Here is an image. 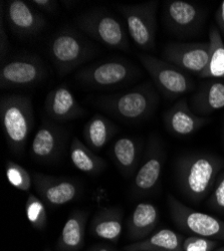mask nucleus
Masks as SVG:
<instances>
[{
  "label": "nucleus",
  "mask_w": 224,
  "mask_h": 251,
  "mask_svg": "<svg viewBox=\"0 0 224 251\" xmlns=\"http://www.w3.org/2000/svg\"><path fill=\"white\" fill-rule=\"evenodd\" d=\"M224 168V160L208 153L182 155L176 162V179L181 194L192 204L210 195Z\"/></svg>",
  "instance_id": "1"
},
{
  "label": "nucleus",
  "mask_w": 224,
  "mask_h": 251,
  "mask_svg": "<svg viewBox=\"0 0 224 251\" xmlns=\"http://www.w3.org/2000/svg\"><path fill=\"white\" fill-rule=\"evenodd\" d=\"M95 104L121 121L136 124L154 115L160 104V97L152 83L146 82L125 93L99 97Z\"/></svg>",
  "instance_id": "2"
},
{
  "label": "nucleus",
  "mask_w": 224,
  "mask_h": 251,
  "mask_svg": "<svg viewBox=\"0 0 224 251\" xmlns=\"http://www.w3.org/2000/svg\"><path fill=\"white\" fill-rule=\"evenodd\" d=\"M0 118L8 147L20 156L25 149L34 124L32 100L22 95H8L0 100Z\"/></svg>",
  "instance_id": "3"
},
{
  "label": "nucleus",
  "mask_w": 224,
  "mask_h": 251,
  "mask_svg": "<svg viewBox=\"0 0 224 251\" xmlns=\"http://www.w3.org/2000/svg\"><path fill=\"white\" fill-rule=\"evenodd\" d=\"M49 52L59 76H66L95 53L90 41L73 28L60 29L53 34Z\"/></svg>",
  "instance_id": "4"
},
{
  "label": "nucleus",
  "mask_w": 224,
  "mask_h": 251,
  "mask_svg": "<svg viewBox=\"0 0 224 251\" xmlns=\"http://www.w3.org/2000/svg\"><path fill=\"white\" fill-rule=\"evenodd\" d=\"M76 27L90 37L109 48L128 50L129 35L119 19L103 9H96L78 15L75 19Z\"/></svg>",
  "instance_id": "5"
},
{
  "label": "nucleus",
  "mask_w": 224,
  "mask_h": 251,
  "mask_svg": "<svg viewBox=\"0 0 224 251\" xmlns=\"http://www.w3.org/2000/svg\"><path fill=\"white\" fill-rule=\"evenodd\" d=\"M139 71L131 62L122 59H109L80 69L75 78L83 85L100 90H110L124 86L136 78Z\"/></svg>",
  "instance_id": "6"
},
{
  "label": "nucleus",
  "mask_w": 224,
  "mask_h": 251,
  "mask_svg": "<svg viewBox=\"0 0 224 251\" xmlns=\"http://www.w3.org/2000/svg\"><path fill=\"white\" fill-rule=\"evenodd\" d=\"M167 204L173 223L185 233L224 241V221L203 213L183 204L172 194L167 197Z\"/></svg>",
  "instance_id": "7"
},
{
  "label": "nucleus",
  "mask_w": 224,
  "mask_h": 251,
  "mask_svg": "<svg viewBox=\"0 0 224 251\" xmlns=\"http://www.w3.org/2000/svg\"><path fill=\"white\" fill-rule=\"evenodd\" d=\"M142 66L148 72L156 88L168 99L184 96L195 89L193 79L182 70L150 54H138Z\"/></svg>",
  "instance_id": "8"
},
{
  "label": "nucleus",
  "mask_w": 224,
  "mask_h": 251,
  "mask_svg": "<svg viewBox=\"0 0 224 251\" xmlns=\"http://www.w3.org/2000/svg\"><path fill=\"white\" fill-rule=\"evenodd\" d=\"M158 1L120 6L119 10L124 16L129 36L141 50L150 51L156 46Z\"/></svg>",
  "instance_id": "9"
},
{
  "label": "nucleus",
  "mask_w": 224,
  "mask_h": 251,
  "mask_svg": "<svg viewBox=\"0 0 224 251\" xmlns=\"http://www.w3.org/2000/svg\"><path fill=\"white\" fill-rule=\"evenodd\" d=\"M48 71L40 57L20 55L5 61L0 71V87L3 90L29 88L43 82Z\"/></svg>",
  "instance_id": "10"
},
{
  "label": "nucleus",
  "mask_w": 224,
  "mask_h": 251,
  "mask_svg": "<svg viewBox=\"0 0 224 251\" xmlns=\"http://www.w3.org/2000/svg\"><path fill=\"white\" fill-rule=\"evenodd\" d=\"M206 11L199 4L184 0H168L164 2L163 19L172 34L187 38L200 32L205 23Z\"/></svg>",
  "instance_id": "11"
},
{
  "label": "nucleus",
  "mask_w": 224,
  "mask_h": 251,
  "mask_svg": "<svg viewBox=\"0 0 224 251\" xmlns=\"http://www.w3.org/2000/svg\"><path fill=\"white\" fill-rule=\"evenodd\" d=\"M164 161V146L158 137L152 136L149 139L143 162L132 184V194L134 197L146 196L156 189L161 179Z\"/></svg>",
  "instance_id": "12"
},
{
  "label": "nucleus",
  "mask_w": 224,
  "mask_h": 251,
  "mask_svg": "<svg viewBox=\"0 0 224 251\" xmlns=\"http://www.w3.org/2000/svg\"><path fill=\"white\" fill-rule=\"evenodd\" d=\"M210 44L207 43H168L162 51L163 59L183 72L199 75L208 64Z\"/></svg>",
  "instance_id": "13"
},
{
  "label": "nucleus",
  "mask_w": 224,
  "mask_h": 251,
  "mask_svg": "<svg viewBox=\"0 0 224 251\" xmlns=\"http://www.w3.org/2000/svg\"><path fill=\"white\" fill-rule=\"evenodd\" d=\"M32 180L38 197L51 208L67 205L79 195L80 188L72 179L34 172Z\"/></svg>",
  "instance_id": "14"
},
{
  "label": "nucleus",
  "mask_w": 224,
  "mask_h": 251,
  "mask_svg": "<svg viewBox=\"0 0 224 251\" xmlns=\"http://www.w3.org/2000/svg\"><path fill=\"white\" fill-rule=\"evenodd\" d=\"M5 16L12 32L22 38H29L39 34L47 25L44 14L23 0L7 1Z\"/></svg>",
  "instance_id": "15"
},
{
  "label": "nucleus",
  "mask_w": 224,
  "mask_h": 251,
  "mask_svg": "<svg viewBox=\"0 0 224 251\" xmlns=\"http://www.w3.org/2000/svg\"><path fill=\"white\" fill-rule=\"evenodd\" d=\"M66 143V131L51 122H44L34 135L30 146L32 159L40 163L57 161Z\"/></svg>",
  "instance_id": "16"
},
{
  "label": "nucleus",
  "mask_w": 224,
  "mask_h": 251,
  "mask_svg": "<svg viewBox=\"0 0 224 251\" xmlns=\"http://www.w3.org/2000/svg\"><path fill=\"white\" fill-rule=\"evenodd\" d=\"M166 130L178 137H186L194 134L210 122L207 117L196 115L189 107L187 99L179 100L171 109L163 115Z\"/></svg>",
  "instance_id": "17"
},
{
  "label": "nucleus",
  "mask_w": 224,
  "mask_h": 251,
  "mask_svg": "<svg viewBox=\"0 0 224 251\" xmlns=\"http://www.w3.org/2000/svg\"><path fill=\"white\" fill-rule=\"evenodd\" d=\"M45 111L48 117L55 122L73 121L86 114L85 109L65 83L49 93L45 101Z\"/></svg>",
  "instance_id": "18"
},
{
  "label": "nucleus",
  "mask_w": 224,
  "mask_h": 251,
  "mask_svg": "<svg viewBox=\"0 0 224 251\" xmlns=\"http://www.w3.org/2000/svg\"><path fill=\"white\" fill-rule=\"evenodd\" d=\"M190 109L200 117H207L224 108V81L210 79L193 93L188 100Z\"/></svg>",
  "instance_id": "19"
},
{
  "label": "nucleus",
  "mask_w": 224,
  "mask_h": 251,
  "mask_svg": "<svg viewBox=\"0 0 224 251\" xmlns=\"http://www.w3.org/2000/svg\"><path fill=\"white\" fill-rule=\"evenodd\" d=\"M160 219L158 208L149 202L139 203L127 220V236L133 242L153 234Z\"/></svg>",
  "instance_id": "20"
},
{
  "label": "nucleus",
  "mask_w": 224,
  "mask_h": 251,
  "mask_svg": "<svg viewBox=\"0 0 224 251\" xmlns=\"http://www.w3.org/2000/svg\"><path fill=\"white\" fill-rule=\"evenodd\" d=\"M89 212L74 210L68 217L56 241L57 251H78L85 245Z\"/></svg>",
  "instance_id": "21"
},
{
  "label": "nucleus",
  "mask_w": 224,
  "mask_h": 251,
  "mask_svg": "<svg viewBox=\"0 0 224 251\" xmlns=\"http://www.w3.org/2000/svg\"><path fill=\"white\" fill-rule=\"evenodd\" d=\"M123 230V210L118 207L101 208L91 221V234L97 238L117 242Z\"/></svg>",
  "instance_id": "22"
},
{
  "label": "nucleus",
  "mask_w": 224,
  "mask_h": 251,
  "mask_svg": "<svg viewBox=\"0 0 224 251\" xmlns=\"http://www.w3.org/2000/svg\"><path fill=\"white\" fill-rule=\"evenodd\" d=\"M141 154V143L133 138H120L113 144L111 156L125 177H131L136 171Z\"/></svg>",
  "instance_id": "23"
},
{
  "label": "nucleus",
  "mask_w": 224,
  "mask_h": 251,
  "mask_svg": "<svg viewBox=\"0 0 224 251\" xmlns=\"http://www.w3.org/2000/svg\"><path fill=\"white\" fill-rule=\"evenodd\" d=\"M182 234L171 229H160L147 238L132 242L124 247L125 251H184Z\"/></svg>",
  "instance_id": "24"
},
{
  "label": "nucleus",
  "mask_w": 224,
  "mask_h": 251,
  "mask_svg": "<svg viewBox=\"0 0 224 251\" xmlns=\"http://www.w3.org/2000/svg\"><path fill=\"white\" fill-rule=\"evenodd\" d=\"M117 133L116 126L103 115H94L85 125L83 136L88 147L93 151H100Z\"/></svg>",
  "instance_id": "25"
},
{
  "label": "nucleus",
  "mask_w": 224,
  "mask_h": 251,
  "mask_svg": "<svg viewBox=\"0 0 224 251\" xmlns=\"http://www.w3.org/2000/svg\"><path fill=\"white\" fill-rule=\"evenodd\" d=\"M70 158L78 171L92 176L100 174L107 167L105 159L96 155L87 145L75 137L71 144Z\"/></svg>",
  "instance_id": "26"
},
{
  "label": "nucleus",
  "mask_w": 224,
  "mask_h": 251,
  "mask_svg": "<svg viewBox=\"0 0 224 251\" xmlns=\"http://www.w3.org/2000/svg\"><path fill=\"white\" fill-rule=\"evenodd\" d=\"M210 55L206 68L198 75L200 78L224 80V43L217 26L209 30Z\"/></svg>",
  "instance_id": "27"
},
{
  "label": "nucleus",
  "mask_w": 224,
  "mask_h": 251,
  "mask_svg": "<svg viewBox=\"0 0 224 251\" xmlns=\"http://www.w3.org/2000/svg\"><path fill=\"white\" fill-rule=\"evenodd\" d=\"M25 213L29 223L38 231L48 226V212L45 202L34 194H29L25 203Z\"/></svg>",
  "instance_id": "28"
},
{
  "label": "nucleus",
  "mask_w": 224,
  "mask_h": 251,
  "mask_svg": "<svg viewBox=\"0 0 224 251\" xmlns=\"http://www.w3.org/2000/svg\"><path fill=\"white\" fill-rule=\"evenodd\" d=\"M5 171L8 182L14 188L25 192L30 191L33 180L29 172L25 169L23 166L8 160L5 163Z\"/></svg>",
  "instance_id": "29"
},
{
  "label": "nucleus",
  "mask_w": 224,
  "mask_h": 251,
  "mask_svg": "<svg viewBox=\"0 0 224 251\" xmlns=\"http://www.w3.org/2000/svg\"><path fill=\"white\" fill-rule=\"evenodd\" d=\"M220 241L201 237L196 235H188L183 237L182 247L184 251H213L218 248Z\"/></svg>",
  "instance_id": "30"
},
{
  "label": "nucleus",
  "mask_w": 224,
  "mask_h": 251,
  "mask_svg": "<svg viewBox=\"0 0 224 251\" xmlns=\"http://www.w3.org/2000/svg\"><path fill=\"white\" fill-rule=\"evenodd\" d=\"M206 206L214 212L224 214V173L219 174L206 201Z\"/></svg>",
  "instance_id": "31"
},
{
  "label": "nucleus",
  "mask_w": 224,
  "mask_h": 251,
  "mask_svg": "<svg viewBox=\"0 0 224 251\" xmlns=\"http://www.w3.org/2000/svg\"><path fill=\"white\" fill-rule=\"evenodd\" d=\"M30 3L37 10L46 13H53L57 8V2L54 0H32Z\"/></svg>",
  "instance_id": "32"
},
{
  "label": "nucleus",
  "mask_w": 224,
  "mask_h": 251,
  "mask_svg": "<svg viewBox=\"0 0 224 251\" xmlns=\"http://www.w3.org/2000/svg\"><path fill=\"white\" fill-rule=\"evenodd\" d=\"M215 23L222 37H224V1H222L215 12Z\"/></svg>",
  "instance_id": "33"
},
{
  "label": "nucleus",
  "mask_w": 224,
  "mask_h": 251,
  "mask_svg": "<svg viewBox=\"0 0 224 251\" xmlns=\"http://www.w3.org/2000/svg\"><path fill=\"white\" fill-rule=\"evenodd\" d=\"M88 251H119V250H117L114 246H111L109 244L98 243L92 246Z\"/></svg>",
  "instance_id": "34"
},
{
  "label": "nucleus",
  "mask_w": 224,
  "mask_h": 251,
  "mask_svg": "<svg viewBox=\"0 0 224 251\" xmlns=\"http://www.w3.org/2000/svg\"><path fill=\"white\" fill-rule=\"evenodd\" d=\"M4 37H5L4 27H3V25L1 22V54H2V58H3V53L5 52V50H7V46L4 41Z\"/></svg>",
  "instance_id": "35"
},
{
  "label": "nucleus",
  "mask_w": 224,
  "mask_h": 251,
  "mask_svg": "<svg viewBox=\"0 0 224 251\" xmlns=\"http://www.w3.org/2000/svg\"><path fill=\"white\" fill-rule=\"evenodd\" d=\"M213 251H224V246L223 247H219V248H216L215 250H213Z\"/></svg>",
  "instance_id": "36"
},
{
  "label": "nucleus",
  "mask_w": 224,
  "mask_h": 251,
  "mask_svg": "<svg viewBox=\"0 0 224 251\" xmlns=\"http://www.w3.org/2000/svg\"><path fill=\"white\" fill-rule=\"evenodd\" d=\"M222 138H223V141H224V123H223V128H222Z\"/></svg>",
  "instance_id": "37"
},
{
  "label": "nucleus",
  "mask_w": 224,
  "mask_h": 251,
  "mask_svg": "<svg viewBox=\"0 0 224 251\" xmlns=\"http://www.w3.org/2000/svg\"><path fill=\"white\" fill-rule=\"evenodd\" d=\"M45 251H51V250H50V249H45Z\"/></svg>",
  "instance_id": "38"
}]
</instances>
